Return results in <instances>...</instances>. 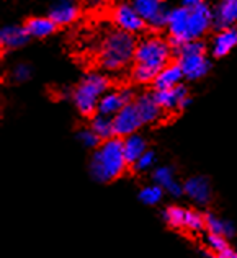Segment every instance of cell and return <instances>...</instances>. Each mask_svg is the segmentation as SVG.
<instances>
[{"label":"cell","instance_id":"23","mask_svg":"<svg viewBox=\"0 0 237 258\" xmlns=\"http://www.w3.org/2000/svg\"><path fill=\"white\" fill-rule=\"evenodd\" d=\"M133 7L146 22H149V20L154 18L162 9H164L165 4L162 2V0H134Z\"/></svg>","mask_w":237,"mask_h":258},{"label":"cell","instance_id":"30","mask_svg":"<svg viewBox=\"0 0 237 258\" xmlns=\"http://www.w3.org/2000/svg\"><path fill=\"white\" fill-rule=\"evenodd\" d=\"M206 46L201 39H190V41L184 43L177 51H173L177 56H187V54H205Z\"/></svg>","mask_w":237,"mask_h":258},{"label":"cell","instance_id":"10","mask_svg":"<svg viewBox=\"0 0 237 258\" xmlns=\"http://www.w3.org/2000/svg\"><path fill=\"white\" fill-rule=\"evenodd\" d=\"M184 189L190 200L201 206H206L211 201V183L206 176H190L184 183Z\"/></svg>","mask_w":237,"mask_h":258},{"label":"cell","instance_id":"9","mask_svg":"<svg viewBox=\"0 0 237 258\" xmlns=\"http://www.w3.org/2000/svg\"><path fill=\"white\" fill-rule=\"evenodd\" d=\"M179 64L188 80L203 79L209 72V69H211V64H209L205 54H187V56H180Z\"/></svg>","mask_w":237,"mask_h":258},{"label":"cell","instance_id":"6","mask_svg":"<svg viewBox=\"0 0 237 258\" xmlns=\"http://www.w3.org/2000/svg\"><path fill=\"white\" fill-rule=\"evenodd\" d=\"M188 20H190V10L185 7L180 9H173L170 12V20H168V33H170V39L168 44L172 46L173 51H177L179 47L190 41L188 35Z\"/></svg>","mask_w":237,"mask_h":258},{"label":"cell","instance_id":"2","mask_svg":"<svg viewBox=\"0 0 237 258\" xmlns=\"http://www.w3.org/2000/svg\"><path fill=\"white\" fill-rule=\"evenodd\" d=\"M136 39L123 30L110 31L100 49V64L106 71H120L131 62L136 54Z\"/></svg>","mask_w":237,"mask_h":258},{"label":"cell","instance_id":"33","mask_svg":"<svg viewBox=\"0 0 237 258\" xmlns=\"http://www.w3.org/2000/svg\"><path fill=\"white\" fill-rule=\"evenodd\" d=\"M170 12L172 10H168L167 7H164L157 15H155L154 18H151L149 20V25L152 26L154 30H160V28H167L168 26V20H170Z\"/></svg>","mask_w":237,"mask_h":258},{"label":"cell","instance_id":"20","mask_svg":"<svg viewBox=\"0 0 237 258\" xmlns=\"http://www.w3.org/2000/svg\"><path fill=\"white\" fill-rule=\"evenodd\" d=\"M123 106H126V103H125L123 97H121V92L120 90H108L98 101L97 113L106 114V116H114Z\"/></svg>","mask_w":237,"mask_h":258},{"label":"cell","instance_id":"15","mask_svg":"<svg viewBox=\"0 0 237 258\" xmlns=\"http://www.w3.org/2000/svg\"><path fill=\"white\" fill-rule=\"evenodd\" d=\"M154 97L162 110L172 111V110H179L180 101L185 97H188V92L184 85H179L175 88H168V90H154Z\"/></svg>","mask_w":237,"mask_h":258},{"label":"cell","instance_id":"29","mask_svg":"<svg viewBox=\"0 0 237 258\" xmlns=\"http://www.w3.org/2000/svg\"><path fill=\"white\" fill-rule=\"evenodd\" d=\"M77 139H79L80 144L87 149H98L101 142H103L97 134L92 131V127L80 129V131L77 133Z\"/></svg>","mask_w":237,"mask_h":258},{"label":"cell","instance_id":"7","mask_svg":"<svg viewBox=\"0 0 237 258\" xmlns=\"http://www.w3.org/2000/svg\"><path fill=\"white\" fill-rule=\"evenodd\" d=\"M113 20H114V23H116L118 30L131 33V35L142 31L146 26V20L139 15L131 4L116 5V9L113 12Z\"/></svg>","mask_w":237,"mask_h":258},{"label":"cell","instance_id":"8","mask_svg":"<svg viewBox=\"0 0 237 258\" xmlns=\"http://www.w3.org/2000/svg\"><path fill=\"white\" fill-rule=\"evenodd\" d=\"M213 26V10L206 2L190 10L188 35L190 39H200Z\"/></svg>","mask_w":237,"mask_h":258},{"label":"cell","instance_id":"36","mask_svg":"<svg viewBox=\"0 0 237 258\" xmlns=\"http://www.w3.org/2000/svg\"><path fill=\"white\" fill-rule=\"evenodd\" d=\"M205 256L206 258H237V252L232 248V247H229V248H226L224 252L222 253H219V255H216V253H213V252H205Z\"/></svg>","mask_w":237,"mask_h":258},{"label":"cell","instance_id":"24","mask_svg":"<svg viewBox=\"0 0 237 258\" xmlns=\"http://www.w3.org/2000/svg\"><path fill=\"white\" fill-rule=\"evenodd\" d=\"M165 193V189L159 186V185H149V186H144L139 191L138 195V198L141 203H144V205H149V206H154V205H157V203L162 200V196H164Z\"/></svg>","mask_w":237,"mask_h":258},{"label":"cell","instance_id":"18","mask_svg":"<svg viewBox=\"0 0 237 258\" xmlns=\"http://www.w3.org/2000/svg\"><path fill=\"white\" fill-rule=\"evenodd\" d=\"M123 147H125V157L128 160V165H134L136 160L141 157L142 154L147 152V142L142 138L139 133H134L131 136L123 139Z\"/></svg>","mask_w":237,"mask_h":258},{"label":"cell","instance_id":"28","mask_svg":"<svg viewBox=\"0 0 237 258\" xmlns=\"http://www.w3.org/2000/svg\"><path fill=\"white\" fill-rule=\"evenodd\" d=\"M157 74L159 71L152 69V67L136 64V67H134V71H133V79L139 84H149V82H154Z\"/></svg>","mask_w":237,"mask_h":258},{"label":"cell","instance_id":"21","mask_svg":"<svg viewBox=\"0 0 237 258\" xmlns=\"http://www.w3.org/2000/svg\"><path fill=\"white\" fill-rule=\"evenodd\" d=\"M92 131L98 136L101 141H108L114 138V124H113V116H106V114H93L92 123H90Z\"/></svg>","mask_w":237,"mask_h":258},{"label":"cell","instance_id":"32","mask_svg":"<svg viewBox=\"0 0 237 258\" xmlns=\"http://www.w3.org/2000/svg\"><path fill=\"white\" fill-rule=\"evenodd\" d=\"M154 164H155V154L152 151H147L136 160V164L133 165V168L136 172H146L149 168H152Z\"/></svg>","mask_w":237,"mask_h":258},{"label":"cell","instance_id":"34","mask_svg":"<svg viewBox=\"0 0 237 258\" xmlns=\"http://www.w3.org/2000/svg\"><path fill=\"white\" fill-rule=\"evenodd\" d=\"M12 77L15 82H25L31 77V67L28 64H18L13 67L12 71Z\"/></svg>","mask_w":237,"mask_h":258},{"label":"cell","instance_id":"40","mask_svg":"<svg viewBox=\"0 0 237 258\" xmlns=\"http://www.w3.org/2000/svg\"><path fill=\"white\" fill-rule=\"evenodd\" d=\"M100 0H90V5H98Z\"/></svg>","mask_w":237,"mask_h":258},{"label":"cell","instance_id":"16","mask_svg":"<svg viewBox=\"0 0 237 258\" xmlns=\"http://www.w3.org/2000/svg\"><path fill=\"white\" fill-rule=\"evenodd\" d=\"M237 46V28H226L219 30L218 35L214 36L211 51L214 57H222L231 52Z\"/></svg>","mask_w":237,"mask_h":258},{"label":"cell","instance_id":"13","mask_svg":"<svg viewBox=\"0 0 237 258\" xmlns=\"http://www.w3.org/2000/svg\"><path fill=\"white\" fill-rule=\"evenodd\" d=\"M134 103H136V108L142 118V123L144 124H152L155 121H159L160 116H162V108L160 105L157 103V100L154 97V92L152 93H141L139 97L134 100Z\"/></svg>","mask_w":237,"mask_h":258},{"label":"cell","instance_id":"5","mask_svg":"<svg viewBox=\"0 0 237 258\" xmlns=\"http://www.w3.org/2000/svg\"><path fill=\"white\" fill-rule=\"evenodd\" d=\"M113 124H114V136L121 139L138 133L139 127L144 123H142V118L136 108V103H130L121 108L113 116Z\"/></svg>","mask_w":237,"mask_h":258},{"label":"cell","instance_id":"19","mask_svg":"<svg viewBox=\"0 0 237 258\" xmlns=\"http://www.w3.org/2000/svg\"><path fill=\"white\" fill-rule=\"evenodd\" d=\"M25 30L33 38H47L57 30V25L49 17H35L25 23Z\"/></svg>","mask_w":237,"mask_h":258},{"label":"cell","instance_id":"35","mask_svg":"<svg viewBox=\"0 0 237 258\" xmlns=\"http://www.w3.org/2000/svg\"><path fill=\"white\" fill-rule=\"evenodd\" d=\"M165 191L170 195V196H173V198H180V196H184L185 195V189H184V185L182 183H179L177 180H173L170 185H167L165 188Z\"/></svg>","mask_w":237,"mask_h":258},{"label":"cell","instance_id":"17","mask_svg":"<svg viewBox=\"0 0 237 258\" xmlns=\"http://www.w3.org/2000/svg\"><path fill=\"white\" fill-rule=\"evenodd\" d=\"M30 35L26 33L25 26H15V25H9L4 26L2 31H0V43L7 49H17V47H22L28 41Z\"/></svg>","mask_w":237,"mask_h":258},{"label":"cell","instance_id":"37","mask_svg":"<svg viewBox=\"0 0 237 258\" xmlns=\"http://www.w3.org/2000/svg\"><path fill=\"white\" fill-rule=\"evenodd\" d=\"M235 226H234V222L232 221H229V219H226V226H224V237L227 240H231V239H234L235 237Z\"/></svg>","mask_w":237,"mask_h":258},{"label":"cell","instance_id":"31","mask_svg":"<svg viewBox=\"0 0 237 258\" xmlns=\"http://www.w3.org/2000/svg\"><path fill=\"white\" fill-rule=\"evenodd\" d=\"M205 221H206V230L208 234H218V235H224V226H226V219H221L213 213H206L205 214Z\"/></svg>","mask_w":237,"mask_h":258},{"label":"cell","instance_id":"14","mask_svg":"<svg viewBox=\"0 0 237 258\" xmlns=\"http://www.w3.org/2000/svg\"><path fill=\"white\" fill-rule=\"evenodd\" d=\"M185 74L182 71L180 64H167L164 69H162L157 77L154 80V90H168V88H175L182 85L180 82L184 80Z\"/></svg>","mask_w":237,"mask_h":258},{"label":"cell","instance_id":"12","mask_svg":"<svg viewBox=\"0 0 237 258\" xmlns=\"http://www.w3.org/2000/svg\"><path fill=\"white\" fill-rule=\"evenodd\" d=\"M79 17V5L76 0H54L49 10V18L57 26L69 25Z\"/></svg>","mask_w":237,"mask_h":258},{"label":"cell","instance_id":"26","mask_svg":"<svg viewBox=\"0 0 237 258\" xmlns=\"http://www.w3.org/2000/svg\"><path fill=\"white\" fill-rule=\"evenodd\" d=\"M185 229L187 230H192V232H203V230L206 229L205 214H201L198 211H193V209H188Z\"/></svg>","mask_w":237,"mask_h":258},{"label":"cell","instance_id":"1","mask_svg":"<svg viewBox=\"0 0 237 258\" xmlns=\"http://www.w3.org/2000/svg\"><path fill=\"white\" fill-rule=\"evenodd\" d=\"M128 160L125 157V147L121 138L103 141L92 154L89 172L97 183H111L125 173Z\"/></svg>","mask_w":237,"mask_h":258},{"label":"cell","instance_id":"25","mask_svg":"<svg viewBox=\"0 0 237 258\" xmlns=\"http://www.w3.org/2000/svg\"><path fill=\"white\" fill-rule=\"evenodd\" d=\"M152 180H154L155 185H159V186H162V188H165L167 185H170V183L175 180L173 168H172V167H167V165H162V167L154 168V172H152Z\"/></svg>","mask_w":237,"mask_h":258},{"label":"cell","instance_id":"22","mask_svg":"<svg viewBox=\"0 0 237 258\" xmlns=\"http://www.w3.org/2000/svg\"><path fill=\"white\" fill-rule=\"evenodd\" d=\"M187 213L188 209L180 208V206H168L162 211V219L165 221V224L172 229H185L187 224Z\"/></svg>","mask_w":237,"mask_h":258},{"label":"cell","instance_id":"38","mask_svg":"<svg viewBox=\"0 0 237 258\" xmlns=\"http://www.w3.org/2000/svg\"><path fill=\"white\" fill-rule=\"evenodd\" d=\"M201 4H205V0H184V5L182 7H185L188 10H193L196 7H200Z\"/></svg>","mask_w":237,"mask_h":258},{"label":"cell","instance_id":"27","mask_svg":"<svg viewBox=\"0 0 237 258\" xmlns=\"http://www.w3.org/2000/svg\"><path fill=\"white\" fill-rule=\"evenodd\" d=\"M205 243L208 245L209 252H213L216 255H219L224 252L226 248H229V242L224 235H218V234H206L205 237Z\"/></svg>","mask_w":237,"mask_h":258},{"label":"cell","instance_id":"3","mask_svg":"<svg viewBox=\"0 0 237 258\" xmlns=\"http://www.w3.org/2000/svg\"><path fill=\"white\" fill-rule=\"evenodd\" d=\"M108 92V79L101 74H89L72 92V100L77 110L84 116H93L98 108V101Z\"/></svg>","mask_w":237,"mask_h":258},{"label":"cell","instance_id":"11","mask_svg":"<svg viewBox=\"0 0 237 258\" xmlns=\"http://www.w3.org/2000/svg\"><path fill=\"white\" fill-rule=\"evenodd\" d=\"M237 25V0H221L213 10V26L218 30L234 28Z\"/></svg>","mask_w":237,"mask_h":258},{"label":"cell","instance_id":"39","mask_svg":"<svg viewBox=\"0 0 237 258\" xmlns=\"http://www.w3.org/2000/svg\"><path fill=\"white\" fill-rule=\"evenodd\" d=\"M190 105H192V98H190V97H185L184 100L180 101V105H179V110H185V108H188Z\"/></svg>","mask_w":237,"mask_h":258},{"label":"cell","instance_id":"4","mask_svg":"<svg viewBox=\"0 0 237 258\" xmlns=\"http://www.w3.org/2000/svg\"><path fill=\"white\" fill-rule=\"evenodd\" d=\"M172 51V46L165 39L159 36H147L138 43L134 60H136V64L152 67V69L160 72L170 60Z\"/></svg>","mask_w":237,"mask_h":258}]
</instances>
